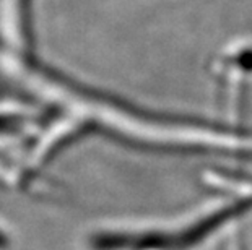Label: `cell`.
Masks as SVG:
<instances>
[{"label": "cell", "instance_id": "1", "mask_svg": "<svg viewBox=\"0 0 252 250\" xmlns=\"http://www.w3.org/2000/svg\"><path fill=\"white\" fill-rule=\"evenodd\" d=\"M0 38L23 51H33V0H0Z\"/></svg>", "mask_w": 252, "mask_h": 250}]
</instances>
